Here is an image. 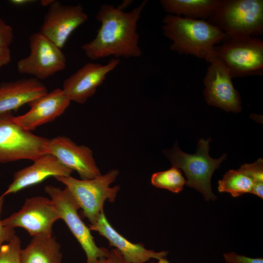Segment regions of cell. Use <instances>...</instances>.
<instances>
[{
  "label": "cell",
  "instance_id": "6da1fadb",
  "mask_svg": "<svg viewBox=\"0 0 263 263\" xmlns=\"http://www.w3.org/2000/svg\"><path fill=\"white\" fill-rule=\"evenodd\" d=\"M147 3V0L142 1L129 12L102 4L95 16L100 23L96 35L81 46L87 57L92 60L110 56L115 58L140 57L137 22Z\"/></svg>",
  "mask_w": 263,
  "mask_h": 263
},
{
  "label": "cell",
  "instance_id": "7a4b0ae2",
  "mask_svg": "<svg viewBox=\"0 0 263 263\" xmlns=\"http://www.w3.org/2000/svg\"><path fill=\"white\" fill-rule=\"evenodd\" d=\"M163 35L171 40V51L204 58L210 63L216 57L213 48L225 35L204 19L167 14L163 19Z\"/></svg>",
  "mask_w": 263,
  "mask_h": 263
},
{
  "label": "cell",
  "instance_id": "3957f363",
  "mask_svg": "<svg viewBox=\"0 0 263 263\" xmlns=\"http://www.w3.org/2000/svg\"><path fill=\"white\" fill-rule=\"evenodd\" d=\"M226 38L253 37L263 33V0H221L207 20Z\"/></svg>",
  "mask_w": 263,
  "mask_h": 263
},
{
  "label": "cell",
  "instance_id": "277c9868",
  "mask_svg": "<svg viewBox=\"0 0 263 263\" xmlns=\"http://www.w3.org/2000/svg\"><path fill=\"white\" fill-rule=\"evenodd\" d=\"M210 141V138L200 139L194 154L183 151L177 142L171 149L163 151L172 167L183 170L187 178L186 185L201 192L207 201L216 198L212 191L211 179L215 170L220 168L221 163L226 157V154L217 159L209 155Z\"/></svg>",
  "mask_w": 263,
  "mask_h": 263
},
{
  "label": "cell",
  "instance_id": "5b68a950",
  "mask_svg": "<svg viewBox=\"0 0 263 263\" xmlns=\"http://www.w3.org/2000/svg\"><path fill=\"white\" fill-rule=\"evenodd\" d=\"M118 174L119 171L114 169L89 180L78 179L71 176L55 178L68 188L82 209L83 216L93 224L104 212L105 202H114L120 186L110 187V185Z\"/></svg>",
  "mask_w": 263,
  "mask_h": 263
},
{
  "label": "cell",
  "instance_id": "8992f818",
  "mask_svg": "<svg viewBox=\"0 0 263 263\" xmlns=\"http://www.w3.org/2000/svg\"><path fill=\"white\" fill-rule=\"evenodd\" d=\"M49 141L19 126L12 112L0 113V163L20 160L34 161L48 153Z\"/></svg>",
  "mask_w": 263,
  "mask_h": 263
},
{
  "label": "cell",
  "instance_id": "52a82bcc",
  "mask_svg": "<svg viewBox=\"0 0 263 263\" xmlns=\"http://www.w3.org/2000/svg\"><path fill=\"white\" fill-rule=\"evenodd\" d=\"M213 50L232 78L263 75L262 40L253 37L226 38Z\"/></svg>",
  "mask_w": 263,
  "mask_h": 263
},
{
  "label": "cell",
  "instance_id": "ba28073f",
  "mask_svg": "<svg viewBox=\"0 0 263 263\" xmlns=\"http://www.w3.org/2000/svg\"><path fill=\"white\" fill-rule=\"evenodd\" d=\"M44 190L54 204L60 219L64 221L84 251L86 263H95L98 259L107 256L110 250L96 244L89 227L78 213V205L68 188L47 185Z\"/></svg>",
  "mask_w": 263,
  "mask_h": 263
},
{
  "label": "cell",
  "instance_id": "9c48e42d",
  "mask_svg": "<svg viewBox=\"0 0 263 263\" xmlns=\"http://www.w3.org/2000/svg\"><path fill=\"white\" fill-rule=\"evenodd\" d=\"M30 54L19 59L17 70L40 81L61 71L66 67V58L61 49L39 32L29 37Z\"/></svg>",
  "mask_w": 263,
  "mask_h": 263
},
{
  "label": "cell",
  "instance_id": "30bf717a",
  "mask_svg": "<svg viewBox=\"0 0 263 263\" xmlns=\"http://www.w3.org/2000/svg\"><path fill=\"white\" fill-rule=\"evenodd\" d=\"M60 217L51 199L36 196L27 199L17 212L1 220L4 226L20 227L32 236L53 235V225Z\"/></svg>",
  "mask_w": 263,
  "mask_h": 263
},
{
  "label": "cell",
  "instance_id": "8fae6325",
  "mask_svg": "<svg viewBox=\"0 0 263 263\" xmlns=\"http://www.w3.org/2000/svg\"><path fill=\"white\" fill-rule=\"evenodd\" d=\"M88 16L80 4L64 5L54 0L49 6L38 31L60 49Z\"/></svg>",
  "mask_w": 263,
  "mask_h": 263
},
{
  "label": "cell",
  "instance_id": "7c38bea8",
  "mask_svg": "<svg viewBox=\"0 0 263 263\" xmlns=\"http://www.w3.org/2000/svg\"><path fill=\"white\" fill-rule=\"evenodd\" d=\"M210 63L204 79L207 103L226 112H241L240 95L233 86L229 71L217 57Z\"/></svg>",
  "mask_w": 263,
  "mask_h": 263
},
{
  "label": "cell",
  "instance_id": "4fadbf2b",
  "mask_svg": "<svg viewBox=\"0 0 263 263\" xmlns=\"http://www.w3.org/2000/svg\"><path fill=\"white\" fill-rule=\"evenodd\" d=\"M119 63V59L115 58L104 65L87 63L64 80L62 90L71 101L84 104Z\"/></svg>",
  "mask_w": 263,
  "mask_h": 263
},
{
  "label": "cell",
  "instance_id": "5bb4252c",
  "mask_svg": "<svg viewBox=\"0 0 263 263\" xmlns=\"http://www.w3.org/2000/svg\"><path fill=\"white\" fill-rule=\"evenodd\" d=\"M48 153L55 156L67 168L76 171L81 179H91L101 174L92 150L86 146L77 145L67 137L58 136L50 139Z\"/></svg>",
  "mask_w": 263,
  "mask_h": 263
},
{
  "label": "cell",
  "instance_id": "9a60e30c",
  "mask_svg": "<svg viewBox=\"0 0 263 263\" xmlns=\"http://www.w3.org/2000/svg\"><path fill=\"white\" fill-rule=\"evenodd\" d=\"M70 102L62 89L56 88L30 102V109L24 114L14 116V120L23 129L31 132L60 116Z\"/></svg>",
  "mask_w": 263,
  "mask_h": 263
},
{
  "label": "cell",
  "instance_id": "2e32d148",
  "mask_svg": "<svg viewBox=\"0 0 263 263\" xmlns=\"http://www.w3.org/2000/svg\"><path fill=\"white\" fill-rule=\"evenodd\" d=\"M33 162L31 165L15 172L12 183L0 198L38 184L49 177L70 176L73 171L49 153L42 155Z\"/></svg>",
  "mask_w": 263,
  "mask_h": 263
},
{
  "label": "cell",
  "instance_id": "e0dca14e",
  "mask_svg": "<svg viewBox=\"0 0 263 263\" xmlns=\"http://www.w3.org/2000/svg\"><path fill=\"white\" fill-rule=\"evenodd\" d=\"M90 230L97 232L109 241L110 246L117 249L125 260L130 263H145L151 259L166 258V251L156 252L146 248L140 243L134 244L119 233L110 224L104 212H102L96 222L89 226Z\"/></svg>",
  "mask_w": 263,
  "mask_h": 263
},
{
  "label": "cell",
  "instance_id": "ac0fdd59",
  "mask_svg": "<svg viewBox=\"0 0 263 263\" xmlns=\"http://www.w3.org/2000/svg\"><path fill=\"white\" fill-rule=\"evenodd\" d=\"M46 86L34 77L0 84V113L12 112L48 93Z\"/></svg>",
  "mask_w": 263,
  "mask_h": 263
},
{
  "label": "cell",
  "instance_id": "d6986e66",
  "mask_svg": "<svg viewBox=\"0 0 263 263\" xmlns=\"http://www.w3.org/2000/svg\"><path fill=\"white\" fill-rule=\"evenodd\" d=\"M60 244L53 236H33L20 251L21 263H62Z\"/></svg>",
  "mask_w": 263,
  "mask_h": 263
},
{
  "label": "cell",
  "instance_id": "ffe728a7",
  "mask_svg": "<svg viewBox=\"0 0 263 263\" xmlns=\"http://www.w3.org/2000/svg\"><path fill=\"white\" fill-rule=\"evenodd\" d=\"M160 1L163 9L168 14L205 20L214 12L221 0H161Z\"/></svg>",
  "mask_w": 263,
  "mask_h": 263
},
{
  "label": "cell",
  "instance_id": "44dd1931",
  "mask_svg": "<svg viewBox=\"0 0 263 263\" xmlns=\"http://www.w3.org/2000/svg\"><path fill=\"white\" fill-rule=\"evenodd\" d=\"M254 185L252 178L240 167L238 169H231L225 173L218 181V190L237 197L245 193H252Z\"/></svg>",
  "mask_w": 263,
  "mask_h": 263
},
{
  "label": "cell",
  "instance_id": "7402d4cb",
  "mask_svg": "<svg viewBox=\"0 0 263 263\" xmlns=\"http://www.w3.org/2000/svg\"><path fill=\"white\" fill-rule=\"evenodd\" d=\"M151 183L155 187L179 193L183 190L186 180L180 169L172 167L166 170L153 173L151 177Z\"/></svg>",
  "mask_w": 263,
  "mask_h": 263
},
{
  "label": "cell",
  "instance_id": "603a6c76",
  "mask_svg": "<svg viewBox=\"0 0 263 263\" xmlns=\"http://www.w3.org/2000/svg\"><path fill=\"white\" fill-rule=\"evenodd\" d=\"M21 242L16 235L0 246V263H21Z\"/></svg>",
  "mask_w": 263,
  "mask_h": 263
},
{
  "label": "cell",
  "instance_id": "cb8c5ba5",
  "mask_svg": "<svg viewBox=\"0 0 263 263\" xmlns=\"http://www.w3.org/2000/svg\"><path fill=\"white\" fill-rule=\"evenodd\" d=\"M241 167L252 178L255 185L263 184V159L259 158L255 162L252 164H244L242 165Z\"/></svg>",
  "mask_w": 263,
  "mask_h": 263
},
{
  "label": "cell",
  "instance_id": "d4e9b609",
  "mask_svg": "<svg viewBox=\"0 0 263 263\" xmlns=\"http://www.w3.org/2000/svg\"><path fill=\"white\" fill-rule=\"evenodd\" d=\"M223 257L226 263H263L262 258H250L234 252L225 253Z\"/></svg>",
  "mask_w": 263,
  "mask_h": 263
},
{
  "label": "cell",
  "instance_id": "484cf974",
  "mask_svg": "<svg viewBox=\"0 0 263 263\" xmlns=\"http://www.w3.org/2000/svg\"><path fill=\"white\" fill-rule=\"evenodd\" d=\"M14 39L12 27L0 18V45L9 47Z\"/></svg>",
  "mask_w": 263,
  "mask_h": 263
},
{
  "label": "cell",
  "instance_id": "4316f807",
  "mask_svg": "<svg viewBox=\"0 0 263 263\" xmlns=\"http://www.w3.org/2000/svg\"><path fill=\"white\" fill-rule=\"evenodd\" d=\"M4 203V198H0V246L9 242L15 234L14 228L4 226L1 223L0 214Z\"/></svg>",
  "mask_w": 263,
  "mask_h": 263
},
{
  "label": "cell",
  "instance_id": "83f0119b",
  "mask_svg": "<svg viewBox=\"0 0 263 263\" xmlns=\"http://www.w3.org/2000/svg\"><path fill=\"white\" fill-rule=\"evenodd\" d=\"M95 263H130L124 259L119 251L115 249L110 250L109 254L97 260Z\"/></svg>",
  "mask_w": 263,
  "mask_h": 263
},
{
  "label": "cell",
  "instance_id": "f1b7e54d",
  "mask_svg": "<svg viewBox=\"0 0 263 263\" xmlns=\"http://www.w3.org/2000/svg\"><path fill=\"white\" fill-rule=\"evenodd\" d=\"M11 55L9 47L0 45V68L9 63Z\"/></svg>",
  "mask_w": 263,
  "mask_h": 263
},
{
  "label": "cell",
  "instance_id": "f546056e",
  "mask_svg": "<svg viewBox=\"0 0 263 263\" xmlns=\"http://www.w3.org/2000/svg\"><path fill=\"white\" fill-rule=\"evenodd\" d=\"M35 1L33 0H11L9 2L16 6H23L31 3Z\"/></svg>",
  "mask_w": 263,
  "mask_h": 263
},
{
  "label": "cell",
  "instance_id": "4dcf8cb0",
  "mask_svg": "<svg viewBox=\"0 0 263 263\" xmlns=\"http://www.w3.org/2000/svg\"><path fill=\"white\" fill-rule=\"evenodd\" d=\"M54 0H43L41 1V4L43 6H49Z\"/></svg>",
  "mask_w": 263,
  "mask_h": 263
},
{
  "label": "cell",
  "instance_id": "1f68e13d",
  "mask_svg": "<svg viewBox=\"0 0 263 263\" xmlns=\"http://www.w3.org/2000/svg\"><path fill=\"white\" fill-rule=\"evenodd\" d=\"M151 263H170L166 258L158 260L157 262H152Z\"/></svg>",
  "mask_w": 263,
  "mask_h": 263
}]
</instances>
